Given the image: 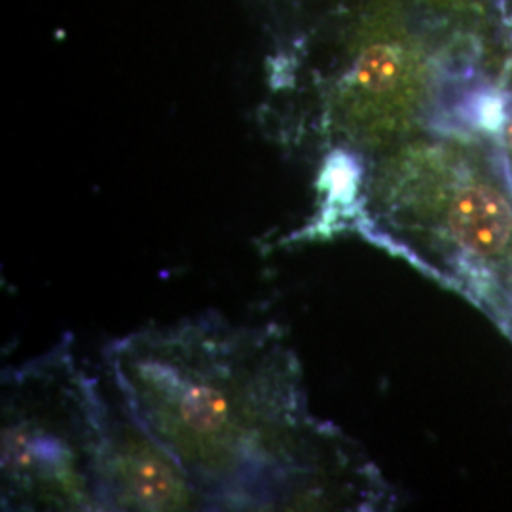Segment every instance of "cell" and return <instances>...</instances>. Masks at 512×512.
Returning a JSON list of instances; mask_svg holds the SVG:
<instances>
[{
    "mask_svg": "<svg viewBox=\"0 0 512 512\" xmlns=\"http://www.w3.org/2000/svg\"><path fill=\"white\" fill-rule=\"evenodd\" d=\"M105 363L122 403L211 509L334 503L338 437L311 416L298 357L279 329L202 315L114 340Z\"/></svg>",
    "mask_w": 512,
    "mask_h": 512,
    "instance_id": "cell-1",
    "label": "cell"
},
{
    "mask_svg": "<svg viewBox=\"0 0 512 512\" xmlns=\"http://www.w3.org/2000/svg\"><path fill=\"white\" fill-rule=\"evenodd\" d=\"M109 391L71 340L2 378V509L103 511Z\"/></svg>",
    "mask_w": 512,
    "mask_h": 512,
    "instance_id": "cell-2",
    "label": "cell"
},
{
    "mask_svg": "<svg viewBox=\"0 0 512 512\" xmlns=\"http://www.w3.org/2000/svg\"><path fill=\"white\" fill-rule=\"evenodd\" d=\"M363 230L414 260L446 255L476 279L512 264V188L501 165L461 143H420L385 164Z\"/></svg>",
    "mask_w": 512,
    "mask_h": 512,
    "instance_id": "cell-3",
    "label": "cell"
},
{
    "mask_svg": "<svg viewBox=\"0 0 512 512\" xmlns=\"http://www.w3.org/2000/svg\"><path fill=\"white\" fill-rule=\"evenodd\" d=\"M435 82L418 40L399 12L382 6L366 14L338 80L330 116L351 143L385 147L399 141L433 99Z\"/></svg>",
    "mask_w": 512,
    "mask_h": 512,
    "instance_id": "cell-4",
    "label": "cell"
},
{
    "mask_svg": "<svg viewBox=\"0 0 512 512\" xmlns=\"http://www.w3.org/2000/svg\"><path fill=\"white\" fill-rule=\"evenodd\" d=\"M103 511L211 509L192 476L122 403L110 397L101 456Z\"/></svg>",
    "mask_w": 512,
    "mask_h": 512,
    "instance_id": "cell-5",
    "label": "cell"
},
{
    "mask_svg": "<svg viewBox=\"0 0 512 512\" xmlns=\"http://www.w3.org/2000/svg\"><path fill=\"white\" fill-rule=\"evenodd\" d=\"M503 145L509 154V162L512 164V101H507V116L503 122Z\"/></svg>",
    "mask_w": 512,
    "mask_h": 512,
    "instance_id": "cell-6",
    "label": "cell"
},
{
    "mask_svg": "<svg viewBox=\"0 0 512 512\" xmlns=\"http://www.w3.org/2000/svg\"><path fill=\"white\" fill-rule=\"evenodd\" d=\"M429 2H433L435 6H440V8H463L469 0H429Z\"/></svg>",
    "mask_w": 512,
    "mask_h": 512,
    "instance_id": "cell-7",
    "label": "cell"
}]
</instances>
